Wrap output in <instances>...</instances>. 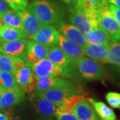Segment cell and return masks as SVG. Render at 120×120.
<instances>
[{
	"instance_id": "cell-15",
	"label": "cell",
	"mask_w": 120,
	"mask_h": 120,
	"mask_svg": "<svg viewBox=\"0 0 120 120\" xmlns=\"http://www.w3.org/2000/svg\"><path fill=\"white\" fill-rule=\"evenodd\" d=\"M49 47L34 40H30L27 45L25 63L30 66L39 60L47 58Z\"/></svg>"
},
{
	"instance_id": "cell-12",
	"label": "cell",
	"mask_w": 120,
	"mask_h": 120,
	"mask_svg": "<svg viewBox=\"0 0 120 120\" xmlns=\"http://www.w3.org/2000/svg\"><path fill=\"white\" fill-rule=\"evenodd\" d=\"M47 58L63 68L77 69L76 61L68 55L58 45L49 47Z\"/></svg>"
},
{
	"instance_id": "cell-13",
	"label": "cell",
	"mask_w": 120,
	"mask_h": 120,
	"mask_svg": "<svg viewBox=\"0 0 120 120\" xmlns=\"http://www.w3.org/2000/svg\"><path fill=\"white\" fill-rule=\"evenodd\" d=\"M57 31L65 38L68 39L81 47L87 44L85 34L72 24H68L62 20L57 24Z\"/></svg>"
},
{
	"instance_id": "cell-14",
	"label": "cell",
	"mask_w": 120,
	"mask_h": 120,
	"mask_svg": "<svg viewBox=\"0 0 120 120\" xmlns=\"http://www.w3.org/2000/svg\"><path fill=\"white\" fill-rule=\"evenodd\" d=\"M29 40L26 38L4 42L0 47V52L9 56L19 57L25 61Z\"/></svg>"
},
{
	"instance_id": "cell-21",
	"label": "cell",
	"mask_w": 120,
	"mask_h": 120,
	"mask_svg": "<svg viewBox=\"0 0 120 120\" xmlns=\"http://www.w3.org/2000/svg\"><path fill=\"white\" fill-rule=\"evenodd\" d=\"M25 63L19 57L4 54L0 52V70L14 74L17 68Z\"/></svg>"
},
{
	"instance_id": "cell-29",
	"label": "cell",
	"mask_w": 120,
	"mask_h": 120,
	"mask_svg": "<svg viewBox=\"0 0 120 120\" xmlns=\"http://www.w3.org/2000/svg\"><path fill=\"white\" fill-rule=\"evenodd\" d=\"M9 7L14 10L19 8H26L28 4V0H5Z\"/></svg>"
},
{
	"instance_id": "cell-19",
	"label": "cell",
	"mask_w": 120,
	"mask_h": 120,
	"mask_svg": "<svg viewBox=\"0 0 120 120\" xmlns=\"http://www.w3.org/2000/svg\"><path fill=\"white\" fill-rule=\"evenodd\" d=\"M87 43L90 44H107L113 43L110 35L102 28L100 25L92 28L89 32L85 34Z\"/></svg>"
},
{
	"instance_id": "cell-37",
	"label": "cell",
	"mask_w": 120,
	"mask_h": 120,
	"mask_svg": "<svg viewBox=\"0 0 120 120\" xmlns=\"http://www.w3.org/2000/svg\"><path fill=\"white\" fill-rule=\"evenodd\" d=\"M2 87V83H1V82L0 80V87Z\"/></svg>"
},
{
	"instance_id": "cell-2",
	"label": "cell",
	"mask_w": 120,
	"mask_h": 120,
	"mask_svg": "<svg viewBox=\"0 0 120 120\" xmlns=\"http://www.w3.org/2000/svg\"><path fill=\"white\" fill-rule=\"evenodd\" d=\"M31 68L35 77L53 76L65 78H74L77 77L76 69H64L53 64L47 58L37 61L31 65Z\"/></svg>"
},
{
	"instance_id": "cell-34",
	"label": "cell",
	"mask_w": 120,
	"mask_h": 120,
	"mask_svg": "<svg viewBox=\"0 0 120 120\" xmlns=\"http://www.w3.org/2000/svg\"><path fill=\"white\" fill-rule=\"evenodd\" d=\"M0 120H9V119L5 113L0 112Z\"/></svg>"
},
{
	"instance_id": "cell-24",
	"label": "cell",
	"mask_w": 120,
	"mask_h": 120,
	"mask_svg": "<svg viewBox=\"0 0 120 120\" xmlns=\"http://www.w3.org/2000/svg\"><path fill=\"white\" fill-rule=\"evenodd\" d=\"M2 25L23 30L21 18L17 11L13 9H9L0 16V26Z\"/></svg>"
},
{
	"instance_id": "cell-27",
	"label": "cell",
	"mask_w": 120,
	"mask_h": 120,
	"mask_svg": "<svg viewBox=\"0 0 120 120\" xmlns=\"http://www.w3.org/2000/svg\"><path fill=\"white\" fill-rule=\"evenodd\" d=\"M105 99L108 104L113 108L120 109V93L108 92L105 95Z\"/></svg>"
},
{
	"instance_id": "cell-18",
	"label": "cell",
	"mask_w": 120,
	"mask_h": 120,
	"mask_svg": "<svg viewBox=\"0 0 120 120\" xmlns=\"http://www.w3.org/2000/svg\"><path fill=\"white\" fill-rule=\"evenodd\" d=\"M73 111L79 120H101L91 104L86 99L78 102Z\"/></svg>"
},
{
	"instance_id": "cell-38",
	"label": "cell",
	"mask_w": 120,
	"mask_h": 120,
	"mask_svg": "<svg viewBox=\"0 0 120 120\" xmlns=\"http://www.w3.org/2000/svg\"><path fill=\"white\" fill-rule=\"evenodd\" d=\"M77 1H82V0H77Z\"/></svg>"
},
{
	"instance_id": "cell-23",
	"label": "cell",
	"mask_w": 120,
	"mask_h": 120,
	"mask_svg": "<svg viewBox=\"0 0 120 120\" xmlns=\"http://www.w3.org/2000/svg\"><path fill=\"white\" fill-rule=\"evenodd\" d=\"M0 37L4 42L27 38V35L23 30L2 25L0 26Z\"/></svg>"
},
{
	"instance_id": "cell-20",
	"label": "cell",
	"mask_w": 120,
	"mask_h": 120,
	"mask_svg": "<svg viewBox=\"0 0 120 120\" xmlns=\"http://www.w3.org/2000/svg\"><path fill=\"white\" fill-rule=\"evenodd\" d=\"M68 55L71 57L73 60L77 61L82 57L85 56L82 47L74 43L68 39L65 38L62 35L60 34L59 42L57 44Z\"/></svg>"
},
{
	"instance_id": "cell-5",
	"label": "cell",
	"mask_w": 120,
	"mask_h": 120,
	"mask_svg": "<svg viewBox=\"0 0 120 120\" xmlns=\"http://www.w3.org/2000/svg\"><path fill=\"white\" fill-rule=\"evenodd\" d=\"M69 19L72 25L76 27L84 34L89 32L94 27L99 25L91 18L85 9L77 1L70 8Z\"/></svg>"
},
{
	"instance_id": "cell-35",
	"label": "cell",
	"mask_w": 120,
	"mask_h": 120,
	"mask_svg": "<svg viewBox=\"0 0 120 120\" xmlns=\"http://www.w3.org/2000/svg\"><path fill=\"white\" fill-rule=\"evenodd\" d=\"M61 1H63L64 2L66 3V4H71L73 1V0H61Z\"/></svg>"
},
{
	"instance_id": "cell-9",
	"label": "cell",
	"mask_w": 120,
	"mask_h": 120,
	"mask_svg": "<svg viewBox=\"0 0 120 120\" xmlns=\"http://www.w3.org/2000/svg\"><path fill=\"white\" fill-rule=\"evenodd\" d=\"M26 93L19 88L5 89L0 87V110H7L23 102Z\"/></svg>"
},
{
	"instance_id": "cell-31",
	"label": "cell",
	"mask_w": 120,
	"mask_h": 120,
	"mask_svg": "<svg viewBox=\"0 0 120 120\" xmlns=\"http://www.w3.org/2000/svg\"><path fill=\"white\" fill-rule=\"evenodd\" d=\"M109 9L113 14V15L116 18V19L118 23L120 26V8L116 7L114 5L111 4H109Z\"/></svg>"
},
{
	"instance_id": "cell-33",
	"label": "cell",
	"mask_w": 120,
	"mask_h": 120,
	"mask_svg": "<svg viewBox=\"0 0 120 120\" xmlns=\"http://www.w3.org/2000/svg\"><path fill=\"white\" fill-rule=\"evenodd\" d=\"M107 1L112 5L120 8V0H107Z\"/></svg>"
},
{
	"instance_id": "cell-4",
	"label": "cell",
	"mask_w": 120,
	"mask_h": 120,
	"mask_svg": "<svg viewBox=\"0 0 120 120\" xmlns=\"http://www.w3.org/2000/svg\"><path fill=\"white\" fill-rule=\"evenodd\" d=\"M107 0H101V7L99 15V25L110 35L112 41H120V26L113 15L109 8Z\"/></svg>"
},
{
	"instance_id": "cell-8",
	"label": "cell",
	"mask_w": 120,
	"mask_h": 120,
	"mask_svg": "<svg viewBox=\"0 0 120 120\" xmlns=\"http://www.w3.org/2000/svg\"><path fill=\"white\" fill-rule=\"evenodd\" d=\"M17 86L25 93H32L36 87V77L31 67L26 63L20 65L14 73Z\"/></svg>"
},
{
	"instance_id": "cell-28",
	"label": "cell",
	"mask_w": 120,
	"mask_h": 120,
	"mask_svg": "<svg viewBox=\"0 0 120 120\" xmlns=\"http://www.w3.org/2000/svg\"><path fill=\"white\" fill-rule=\"evenodd\" d=\"M55 117L57 120H79L73 112H61L56 110Z\"/></svg>"
},
{
	"instance_id": "cell-11",
	"label": "cell",
	"mask_w": 120,
	"mask_h": 120,
	"mask_svg": "<svg viewBox=\"0 0 120 120\" xmlns=\"http://www.w3.org/2000/svg\"><path fill=\"white\" fill-rule=\"evenodd\" d=\"M15 11H17L21 18L23 31L27 35V37L31 38V37L38 32L43 23L27 9L22 8Z\"/></svg>"
},
{
	"instance_id": "cell-16",
	"label": "cell",
	"mask_w": 120,
	"mask_h": 120,
	"mask_svg": "<svg viewBox=\"0 0 120 120\" xmlns=\"http://www.w3.org/2000/svg\"><path fill=\"white\" fill-rule=\"evenodd\" d=\"M36 91H43L52 89L75 86L73 82L69 80L53 76L36 77Z\"/></svg>"
},
{
	"instance_id": "cell-6",
	"label": "cell",
	"mask_w": 120,
	"mask_h": 120,
	"mask_svg": "<svg viewBox=\"0 0 120 120\" xmlns=\"http://www.w3.org/2000/svg\"><path fill=\"white\" fill-rule=\"evenodd\" d=\"M35 93L58 107L64 103L66 99L74 95L82 94L83 91L81 88L74 86L52 89L43 91H35Z\"/></svg>"
},
{
	"instance_id": "cell-7",
	"label": "cell",
	"mask_w": 120,
	"mask_h": 120,
	"mask_svg": "<svg viewBox=\"0 0 120 120\" xmlns=\"http://www.w3.org/2000/svg\"><path fill=\"white\" fill-rule=\"evenodd\" d=\"M29 100L40 120H53L57 106L35 92L30 95Z\"/></svg>"
},
{
	"instance_id": "cell-32",
	"label": "cell",
	"mask_w": 120,
	"mask_h": 120,
	"mask_svg": "<svg viewBox=\"0 0 120 120\" xmlns=\"http://www.w3.org/2000/svg\"><path fill=\"white\" fill-rule=\"evenodd\" d=\"M9 9V5L5 0H0V16Z\"/></svg>"
},
{
	"instance_id": "cell-1",
	"label": "cell",
	"mask_w": 120,
	"mask_h": 120,
	"mask_svg": "<svg viewBox=\"0 0 120 120\" xmlns=\"http://www.w3.org/2000/svg\"><path fill=\"white\" fill-rule=\"evenodd\" d=\"M27 9L43 24L57 25L64 20V11L63 8L48 0H34L28 5Z\"/></svg>"
},
{
	"instance_id": "cell-10",
	"label": "cell",
	"mask_w": 120,
	"mask_h": 120,
	"mask_svg": "<svg viewBox=\"0 0 120 120\" xmlns=\"http://www.w3.org/2000/svg\"><path fill=\"white\" fill-rule=\"evenodd\" d=\"M60 33L52 25L42 24L38 32L31 37L33 40L51 47L58 44Z\"/></svg>"
},
{
	"instance_id": "cell-36",
	"label": "cell",
	"mask_w": 120,
	"mask_h": 120,
	"mask_svg": "<svg viewBox=\"0 0 120 120\" xmlns=\"http://www.w3.org/2000/svg\"><path fill=\"white\" fill-rule=\"evenodd\" d=\"M4 40L2 39V38H1L0 37V47L1 46V45H2V44L4 43Z\"/></svg>"
},
{
	"instance_id": "cell-17",
	"label": "cell",
	"mask_w": 120,
	"mask_h": 120,
	"mask_svg": "<svg viewBox=\"0 0 120 120\" xmlns=\"http://www.w3.org/2000/svg\"><path fill=\"white\" fill-rule=\"evenodd\" d=\"M110 45L87 43L82 47L84 55L100 63H107V56Z\"/></svg>"
},
{
	"instance_id": "cell-22",
	"label": "cell",
	"mask_w": 120,
	"mask_h": 120,
	"mask_svg": "<svg viewBox=\"0 0 120 120\" xmlns=\"http://www.w3.org/2000/svg\"><path fill=\"white\" fill-rule=\"evenodd\" d=\"M93 106L96 113L101 120H116V115L112 108L109 107L106 104L95 101L92 98L87 99Z\"/></svg>"
},
{
	"instance_id": "cell-3",
	"label": "cell",
	"mask_w": 120,
	"mask_h": 120,
	"mask_svg": "<svg viewBox=\"0 0 120 120\" xmlns=\"http://www.w3.org/2000/svg\"><path fill=\"white\" fill-rule=\"evenodd\" d=\"M76 67L82 77L87 80L101 79L106 74L101 63L85 56L76 61Z\"/></svg>"
},
{
	"instance_id": "cell-26",
	"label": "cell",
	"mask_w": 120,
	"mask_h": 120,
	"mask_svg": "<svg viewBox=\"0 0 120 120\" xmlns=\"http://www.w3.org/2000/svg\"><path fill=\"white\" fill-rule=\"evenodd\" d=\"M0 80L2 83V87L4 88H19L14 74L0 70Z\"/></svg>"
},
{
	"instance_id": "cell-30",
	"label": "cell",
	"mask_w": 120,
	"mask_h": 120,
	"mask_svg": "<svg viewBox=\"0 0 120 120\" xmlns=\"http://www.w3.org/2000/svg\"><path fill=\"white\" fill-rule=\"evenodd\" d=\"M9 109V110L5 112L6 113L5 114L8 116L9 120H30V119L28 120L25 117H23V116H19V114L15 113L12 109Z\"/></svg>"
},
{
	"instance_id": "cell-25",
	"label": "cell",
	"mask_w": 120,
	"mask_h": 120,
	"mask_svg": "<svg viewBox=\"0 0 120 120\" xmlns=\"http://www.w3.org/2000/svg\"><path fill=\"white\" fill-rule=\"evenodd\" d=\"M107 63L116 65L120 68V42H113L110 44Z\"/></svg>"
}]
</instances>
